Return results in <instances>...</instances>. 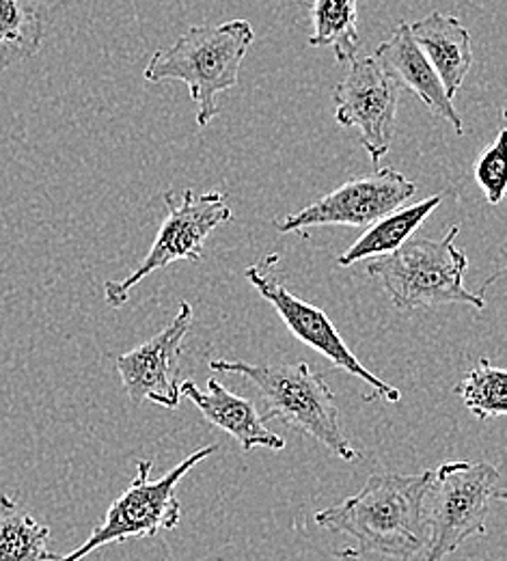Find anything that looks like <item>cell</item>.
Here are the masks:
<instances>
[{
	"instance_id": "277c9868",
	"label": "cell",
	"mask_w": 507,
	"mask_h": 561,
	"mask_svg": "<svg viewBox=\"0 0 507 561\" xmlns=\"http://www.w3.org/2000/svg\"><path fill=\"white\" fill-rule=\"evenodd\" d=\"M460 227L453 225L440 238H411L389 255L373 257L367 275L382 280L397 309H435L440 305H469L484 309L482 291H469L462 277L469 257L456 247Z\"/></svg>"
},
{
	"instance_id": "7c38bea8",
	"label": "cell",
	"mask_w": 507,
	"mask_h": 561,
	"mask_svg": "<svg viewBox=\"0 0 507 561\" xmlns=\"http://www.w3.org/2000/svg\"><path fill=\"white\" fill-rule=\"evenodd\" d=\"M373 59L397 84L411 89L428 106L436 119L449 122L456 135L464 137V122L456 111L453 100L447 98L438 73L422 53V48L415 44L411 26L406 22H400L391 37L376 48Z\"/></svg>"
},
{
	"instance_id": "7a4b0ae2",
	"label": "cell",
	"mask_w": 507,
	"mask_h": 561,
	"mask_svg": "<svg viewBox=\"0 0 507 561\" xmlns=\"http://www.w3.org/2000/svg\"><path fill=\"white\" fill-rule=\"evenodd\" d=\"M255 39L249 20L188 28L171 48L158 50L147 64V82L180 80L197 104V126L206 128L218 115V93L238 84L240 66Z\"/></svg>"
},
{
	"instance_id": "30bf717a",
	"label": "cell",
	"mask_w": 507,
	"mask_h": 561,
	"mask_svg": "<svg viewBox=\"0 0 507 561\" xmlns=\"http://www.w3.org/2000/svg\"><path fill=\"white\" fill-rule=\"evenodd\" d=\"M417 195V184L404 178L393 167L378 169L371 175L350 180L313 202L302 210L275 218V227L281 233L300 231L307 227L344 225V227H369L389 211L397 210Z\"/></svg>"
},
{
	"instance_id": "8992f818",
	"label": "cell",
	"mask_w": 507,
	"mask_h": 561,
	"mask_svg": "<svg viewBox=\"0 0 507 561\" xmlns=\"http://www.w3.org/2000/svg\"><path fill=\"white\" fill-rule=\"evenodd\" d=\"M218 445H206L182 460L160 480H149L151 460L137 462V478L122 492L108 507L104 520L91 531V536L59 561H80L95 553L97 549L115 542H126L130 538H153L160 531H171L180 525L182 505L175 494L177 484L184 476L195 469L199 462L210 458Z\"/></svg>"
},
{
	"instance_id": "5b68a950",
	"label": "cell",
	"mask_w": 507,
	"mask_h": 561,
	"mask_svg": "<svg viewBox=\"0 0 507 561\" xmlns=\"http://www.w3.org/2000/svg\"><path fill=\"white\" fill-rule=\"evenodd\" d=\"M506 496L502 476L491 462H442L433 471L426 494L424 561H442L473 536H484L493 501Z\"/></svg>"
},
{
	"instance_id": "52a82bcc",
	"label": "cell",
	"mask_w": 507,
	"mask_h": 561,
	"mask_svg": "<svg viewBox=\"0 0 507 561\" xmlns=\"http://www.w3.org/2000/svg\"><path fill=\"white\" fill-rule=\"evenodd\" d=\"M166 218L158 229V236L141 262V266L126 279L106 280L104 298L113 309H122L135 285L149 277L155 271H162L180 260L201 262L206 257L208 236L229 220L233 211L227 204V195L210 191L197 195L195 191H184L182 195L164 193Z\"/></svg>"
},
{
	"instance_id": "2e32d148",
	"label": "cell",
	"mask_w": 507,
	"mask_h": 561,
	"mask_svg": "<svg viewBox=\"0 0 507 561\" xmlns=\"http://www.w3.org/2000/svg\"><path fill=\"white\" fill-rule=\"evenodd\" d=\"M50 0H0V70L39 55Z\"/></svg>"
},
{
	"instance_id": "9c48e42d",
	"label": "cell",
	"mask_w": 507,
	"mask_h": 561,
	"mask_svg": "<svg viewBox=\"0 0 507 561\" xmlns=\"http://www.w3.org/2000/svg\"><path fill=\"white\" fill-rule=\"evenodd\" d=\"M333 104L335 122L344 128H357L362 149L378 164L395 137L400 84L373 57H355L350 70L333 91Z\"/></svg>"
},
{
	"instance_id": "3957f363",
	"label": "cell",
	"mask_w": 507,
	"mask_h": 561,
	"mask_svg": "<svg viewBox=\"0 0 507 561\" xmlns=\"http://www.w3.org/2000/svg\"><path fill=\"white\" fill-rule=\"evenodd\" d=\"M210 369L246 378L262 393L266 420L286 421L346 462L359 460V451L344 434L335 393L307 363L255 365L217 358L210 360Z\"/></svg>"
},
{
	"instance_id": "8fae6325",
	"label": "cell",
	"mask_w": 507,
	"mask_h": 561,
	"mask_svg": "<svg viewBox=\"0 0 507 561\" xmlns=\"http://www.w3.org/2000/svg\"><path fill=\"white\" fill-rule=\"evenodd\" d=\"M193 318L191 302L182 300L177 316L158 335L117 358L115 365L130 402H153L164 409L180 407V356Z\"/></svg>"
},
{
	"instance_id": "44dd1931",
	"label": "cell",
	"mask_w": 507,
	"mask_h": 561,
	"mask_svg": "<svg viewBox=\"0 0 507 561\" xmlns=\"http://www.w3.org/2000/svg\"><path fill=\"white\" fill-rule=\"evenodd\" d=\"M337 560L339 561H362L361 553H357V549H344L337 553Z\"/></svg>"
},
{
	"instance_id": "e0dca14e",
	"label": "cell",
	"mask_w": 507,
	"mask_h": 561,
	"mask_svg": "<svg viewBox=\"0 0 507 561\" xmlns=\"http://www.w3.org/2000/svg\"><path fill=\"white\" fill-rule=\"evenodd\" d=\"M357 2L359 0H313V33L309 46L333 48L339 64H350L361 48Z\"/></svg>"
},
{
	"instance_id": "9a60e30c",
	"label": "cell",
	"mask_w": 507,
	"mask_h": 561,
	"mask_svg": "<svg viewBox=\"0 0 507 561\" xmlns=\"http://www.w3.org/2000/svg\"><path fill=\"white\" fill-rule=\"evenodd\" d=\"M442 204V197L435 195L413 206H400L397 210L384 214L367 227L361 238L337 260L342 268H350L362 260H373L393 253L404 242H408L415 231L428 220V216Z\"/></svg>"
},
{
	"instance_id": "4fadbf2b",
	"label": "cell",
	"mask_w": 507,
	"mask_h": 561,
	"mask_svg": "<svg viewBox=\"0 0 507 561\" xmlns=\"http://www.w3.org/2000/svg\"><path fill=\"white\" fill-rule=\"evenodd\" d=\"M180 393L199 409L204 420L235 438L244 451H253L257 447L281 451L286 447V440L266 427L257 407L251 400L227 391L217 378L208 382V391H201L193 380H184L180 385Z\"/></svg>"
},
{
	"instance_id": "6da1fadb",
	"label": "cell",
	"mask_w": 507,
	"mask_h": 561,
	"mask_svg": "<svg viewBox=\"0 0 507 561\" xmlns=\"http://www.w3.org/2000/svg\"><path fill=\"white\" fill-rule=\"evenodd\" d=\"M430 482L433 471L371 476L357 494L315 512V525L353 536L359 545L357 553L415 560L428 547L426 494Z\"/></svg>"
},
{
	"instance_id": "ba28073f",
	"label": "cell",
	"mask_w": 507,
	"mask_h": 561,
	"mask_svg": "<svg viewBox=\"0 0 507 561\" xmlns=\"http://www.w3.org/2000/svg\"><path fill=\"white\" fill-rule=\"evenodd\" d=\"M277 264H279V255L264 257L260 264H253L246 268V279L260 291V296L264 300H268L275 307L277 316L284 320V324L288 327L291 335L298 342H302L304 346H309L311 351L329 358L335 367L348 371L350 376L369 385V389H371L369 400L382 398L393 404L400 402V398H402L400 389L387 385L384 380H380L376 374H371L362 365L361 360L348 348V344L342 340L335 324L329 320V316L320 307L309 305L307 300L298 298L286 285H281L279 280L275 279L273 268Z\"/></svg>"
},
{
	"instance_id": "ac0fdd59",
	"label": "cell",
	"mask_w": 507,
	"mask_h": 561,
	"mask_svg": "<svg viewBox=\"0 0 507 561\" xmlns=\"http://www.w3.org/2000/svg\"><path fill=\"white\" fill-rule=\"evenodd\" d=\"M50 529L0 494V561H59L48 549Z\"/></svg>"
},
{
	"instance_id": "5bb4252c",
	"label": "cell",
	"mask_w": 507,
	"mask_h": 561,
	"mask_svg": "<svg viewBox=\"0 0 507 561\" xmlns=\"http://www.w3.org/2000/svg\"><path fill=\"white\" fill-rule=\"evenodd\" d=\"M411 26L415 44L435 68L447 98H456L473 66L471 33L456 15L433 11Z\"/></svg>"
},
{
	"instance_id": "d6986e66",
	"label": "cell",
	"mask_w": 507,
	"mask_h": 561,
	"mask_svg": "<svg viewBox=\"0 0 507 561\" xmlns=\"http://www.w3.org/2000/svg\"><path fill=\"white\" fill-rule=\"evenodd\" d=\"M464 407L477 420L504 417L507 413V371L493 365L488 358H480L477 365L453 387Z\"/></svg>"
},
{
	"instance_id": "ffe728a7",
	"label": "cell",
	"mask_w": 507,
	"mask_h": 561,
	"mask_svg": "<svg viewBox=\"0 0 507 561\" xmlns=\"http://www.w3.org/2000/svg\"><path fill=\"white\" fill-rule=\"evenodd\" d=\"M475 182L482 188L488 206H499L506 197L507 156L506 130L502 128L475 162Z\"/></svg>"
}]
</instances>
